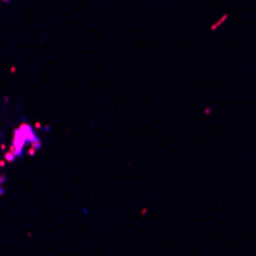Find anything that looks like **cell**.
<instances>
[{"mask_svg":"<svg viewBox=\"0 0 256 256\" xmlns=\"http://www.w3.org/2000/svg\"><path fill=\"white\" fill-rule=\"evenodd\" d=\"M147 213V207H144V209H141V215H146Z\"/></svg>","mask_w":256,"mask_h":256,"instance_id":"8","label":"cell"},{"mask_svg":"<svg viewBox=\"0 0 256 256\" xmlns=\"http://www.w3.org/2000/svg\"><path fill=\"white\" fill-rule=\"evenodd\" d=\"M5 179H6V177H5V175H0V186L5 183Z\"/></svg>","mask_w":256,"mask_h":256,"instance_id":"5","label":"cell"},{"mask_svg":"<svg viewBox=\"0 0 256 256\" xmlns=\"http://www.w3.org/2000/svg\"><path fill=\"white\" fill-rule=\"evenodd\" d=\"M5 163H6V159H0V167H5Z\"/></svg>","mask_w":256,"mask_h":256,"instance_id":"6","label":"cell"},{"mask_svg":"<svg viewBox=\"0 0 256 256\" xmlns=\"http://www.w3.org/2000/svg\"><path fill=\"white\" fill-rule=\"evenodd\" d=\"M3 193H5V189L2 187V186H0V196H3Z\"/></svg>","mask_w":256,"mask_h":256,"instance_id":"9","label":"cell"},{"mask_svg":"<svg viewBox=\"0 0 256 256\" xmlns=\"http://www.w3.org/2000/svg\"><path fill=\"white\" fill-rule=\"evenodd\" d=\"M204 114H206V115H210V114H212V110H210L209 108H207V109L204 110Z\"/></svg>","mask_w":256,"mask_h":256,"instance_id":"7","label":"cell"},{"mask_svg":"<svg viewBox=\"0 0 256 256\" xmlns=\"http://www.w3.org/2000/svg\"><path fill=\"white\" fill-rule=\"evenodd\" d=\"M35 134H34V129L31 127L29 124H20L17 129H15L14 132V140H12V144L15 146V149H17V157H22L23 155V147L26 146V143H31V141H34L35 140Z\"/></svg>","mask_w":256,"mask_h":256,"instance_id":"1","label":"cell"},{"mask_svg":"<svg viewBox=\"0 0 256 256\" xmlns=\"http://www.w3.org/2000/svg\"><path fill=\"white\" fill-rule=\"evenodd\" d=\"M35 153H37V150H35V149H32V147H31L29 150H28V155H29V157H34Z\"/></svg>","mask_w":256,"mask_h":256,"instance_id":"4","label":"cell"},{"mask_svg":"<svg viewBox=\"0 0 256 256\" xmlns=\"http://www.w3.org/2000/svg\"><path fill=\"white\" fill-rule=\"evenodd\" d=\"M15 153H12L11 150H6V153H5V159H6V161H9V163H14L15 161Z\"/></svg>","mask_w":256,"mask_h":256,"instance_id":"3","label":"cell"},{"mask_svg":"<svg viewBox=\"0 0 256 256\" xmlns=\"http://www.w3.org/2000/svg\"><path fill=\"white\" fill-rule=\"evenodd\" d=\"M29 144H31V147H32V149H35V150H39V149L41 147V144H43V143H41L40 138H35L34 141H31V143H29Z\"/></svg>","mask_w":256,"mask_h":256,"instance_id":"2","label":"cell"}]
</instances>
